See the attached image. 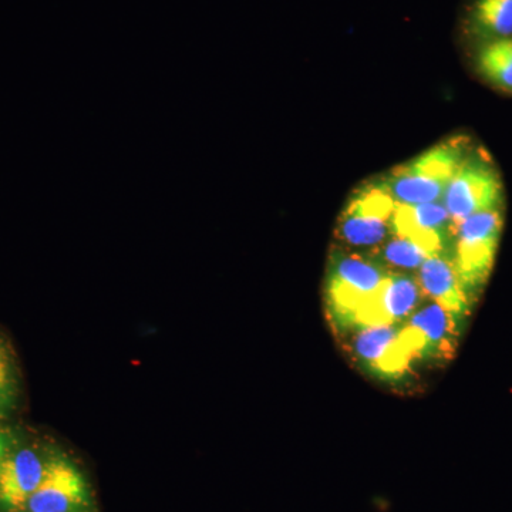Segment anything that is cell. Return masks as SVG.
Here are the masks:
<instances>
[{"label":"cell","mask_w":512,"mask_h":512,"mask_svg":"<svg viewBox=\"0 0 512 512\" xmlns=\"http://www.w3.org/2000/svg\"><path fill=\"white\" fill-rule=\"evenodd\" d=\"M355 352L365 365L384 376L400 375L417 357L406 329L394 325L360 329Z\"/></svg>","instance_id":"cell-6"},{"label":"cell","mask_w":512,"mask_h":512,"mask_svg":"<svg viewBox=\"0 0 512 512\" xmlns=\"http://www.w3.org/2000/svg\"><path fill=\"white\" fill-rule=\"evenodd\" d=\"M473 150L470 138L453 136L397 165L379 183L397 205L430 204L443 200L457 168Z\"/></svg>","instance_id":"cell-1"},{"label":"cell","mask_w":512,"mask_h":512,"mask_svg":"<svg viewBox=\"0 0 512 512\" xmlns=\"http://www.w3.org/2000/svg\"><path fill=\"white\" fill-rule=\"evenodd\" d=\"M421 291L419 281L404 274H387L379 291L357 315L355 329L372 326L394 325L409 318L419 305Z\"/></svg>","instance_id":"cell-8"},{"label":"cell","mask_w":512,"mask_h":512,"mask_svg":"<svg viewBox=\"0 0 512 512\" xmlns=\"http://www.w3.org/2000/svg\"><path fill=\"white\" fill-rule=\"evenodd\" d=\"M6 443L8 441H6L5 433L0 431V463H2L3 457L6 456Z\"/></svg>","instance_id":"cell-17"},{"label":"cell","mask_w":512,"mask_h":512,"mask_svg":"<svg viewBox=\"0 0 512 512\" xmlns=\"http://www.w3.org/2000/svg\"><path fill=\"white\" fill-rule=\"evenodd\" d=\"M47 464L33 448L6 453L0 463V505L10 511L26 508L45 477Z\"/></svg>","instance_id":"cell-10"},{"label":"cell","mask_w":512,"mask_h":512,"mask_svg":"<svg viewBox=\"0 0 512 512\" xmlns=\"http://www.w3.org/2000/svg\"><path fill=\"white\" fill-rule=\"evenodd\" d=\"M417 281L424 295L433 298L454 318L466 315L470 298L460 284L453 258L444 254L429 256L419 268Z\"/></svg>","instance_id":"cell-11"},{"label":"cell","mask_w":512,"mask_h":512,"mask_svg":"<svg viewBox=\"0 0 512 512\" xmlns=\"http://www.w3.org/2000/svg\"><path fill=\"white\" fill-rule=\"evenodd\" d=\"M89 504L86 483L63 458L47 464L42 483L26 504L29 512H82Z\"/></svg>","instance_id":"cell-7"},{"label":"cell","mask_w":512,"mask_h":512,"mask_svg":"<svg viewBox=\"0 0 512 512\" xmlns=\"http://www.w3.org/2000/svg\"><path fill=\"white\" fill-rule=\"evenodd\" d=\"M503 232V212L498 210L478 212L460 224L454 225L456 266L460 284L468 298L487 282L493 271L495 255Z\"/></svg>","instance_id":"cell-3"},{"label":"cell","mask_w":512,"mask_h":512,"mask_svg":"<svg viewBox=\"0 0 512 512\" xmlns=\"http://www.w3.org/2000/svg\"><path fill=\"white\" fill-rule=\"evenodd\" d=\"M9 389V367L5 352L0 348V406L5 402Z\"/></svg>","instance_id":"cell-16"},{"label":"cell","mask_w":512,"mask_h":512,"mask_svg":"<svg viewBox=\"0 0 512 512\" xmlns=\"http://www.w3.org/2000/svg\"><path fill=\"white\" fill-rule=\"evenodd\" d=\"M394 235L412 238L424 245L431 254H444L448 232L454 235V225L443 202L397 205L393 212Z\"/></svg>","instance_id":"cell-9"},{"label":"cell","mask_w":512,"mask_h":512,"mask_svg":"<svg viewBox=\"0 0 512 512\" xmlns=\"http://www.w3.org/2000/svg\"><path fill=\"white\" fill-rule=\"evenodd\" d=\"M389 272L362 255L336 254L326 276V301L330 318L340 328H353L357 315L379 291Z\"/></svg>","instance_id":"cell-2"},{"label":"cell","mask_w":512,"mask_h":512,"mask_svg":"<svg viewBox=\"0 0 512 512\" xmlns=\"http://www.w3.org/2000/svg\"><path fill=\"white\" fill-rule=\"evenodd\" d=\"M419 357L447 352L456 336V318L439 303L414 313L406 326Z\"/></svg>","instance_id":"cell-12"},{"label":"cell","mask_w":512,"mask_h":512,"mask_svg":"<svg viewBox=\"0 0 512 512\" xmlns=\"http://www.w3.org/2000/svg\"><path fill=\"white\" fill-rule=\"evenodd\" d=\"M503 194V181L493 161L481 151L471 150L448 183L441 202L457 225L478 212L501 208Z\"/></svg>","instance_id":"cell-4"},{"label":"cell","mask_w":512,"mask_h":512,"mask_svg":"<svg viewBox=\"0 0 512 512\" xmlns=\"http://www.w3.org/2000/svg\"><path fill=\"white\" fill-rule=\"evenodd\" d=\"M431 254L429 249L412 238L394 235L382 247L383 261L402 269H419Z\"/></svg>","instance_id":"cell-15"},{"label":"cell","mask_w":512,"mask_h":512,"mask_svg":"<svg viewBox=\"0 0 512 512\" xmlns=\"http://www.w3.org/2000/svg\"><path fill=\"white\" fill-rule=\"evenodd\" d=\"M471 25L477 36L487 40L512 37V0H476Z\"/></svg>","instance_id":"cell-14"},{"label":"cell","mask_w":512,"mask_h":512,"mask_svg":"<svg viewBox=\"0 0 512 512\" xmlns=\"http://www.w3.org/2000/svg\"><path fill=\"white\" fill-rule=\"evenodd\" d=\"M394 210L396 202L379 180L363 184L353 192L340 214L338 237L349 247H376L392 229Z\"/></svg>","instance_id":"cell-5"},{"label":"cell","mask_w":512,"mask_h":512,"mask_svg":"<svg viewBox=\"0 0 512 512\" xmlns=\"http://www.w3.org/2000/svg\"><path fill=\"white\" fill-rule=\"evenodd\" d=\"M477 70L495 89L512 93V37L488 40L478 52Z\"/></svg>","instance_id":"cell-13"}]
</instances>
